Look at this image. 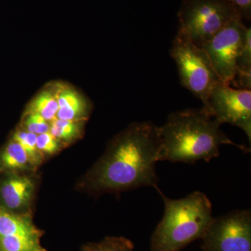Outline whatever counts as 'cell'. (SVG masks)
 <instances>
[{
	"label": "cell",
	"instance_id": "cell-1",
	"mask_svg": "<svg viewBox=\"0 0 251 251\" xmlns=\"http://www.w3.org/2000/svg\"><path fill=\"white\" fill-rule=\"evenodd\" d=\"M159 127L135 122L117 135L87 173L84 185L95 193L158 187L156 163L161 151Z\"/></svg>",
	"mask_w": 251,
	"mask_h": 251
},
{
	"label": "cell",
	"instance_id": "cell-2",
	"mask_svg": "<svg viewBox=\"0 0 251 251\" xmlns=\"http://www.w3.org/2000/svg\"><path fill=\"white\" fill-rule=\"evenodd\" d=\"M221 124L204 107L172 112L159 127V161L193 163L209 162L219 156L221 145H229L244 153L251 150L232 141L221 130Z\"/></svg>",
	"mask_w": 251,
	"mask_h": 251
},
{
	"label": "cell",
	"instance_id": "cell-3",
	"mask_svg": "<svg viewBox=\"0 0 251 251\" xmlns=\"http://www.w3.org/2000/svg\"><path fill=\"white\" fill-rule=\"evenodd\" d=\"M164 202V214L150 242L151 251H180L202 239L212 222V204L204 193L196 191L181 199L166 197L156 188Z\"/></svg>",
	"mask_w": 251,
	"mask_h": 251
},
{
	"label": "cell",
	"instance_id": "cell-4",
	"mask_svg": "<svg viewBox=\"0 0 251 251\" xmlns=\"http://www.w3.org/2000/svg\"><path fill=\"white\" fill-rule=\"evenodd\" d=\"M170 51L181 85L206 106L211 91L221 80L205 51L179 32Z\"/></svg>",
	"mask_w": 251,
	"mask_h": 251
},
{
	"label": "cell",
	"instance_id": "cell-5",
	"mask_svg": "<svg viewBox=\"0 0 251 251\" xmlns=\"http://www.w3.org/2000/svg\"><path fill=\"white\" fill-rule=\"evenodd\" d=\"M178 18V32L201 47L231 21L241 18L226 0H184Z\"/></svg>",
	"mask_w": 251,
	"mask_h": 251
},
{
	"label": "cell",
	"instance_id": "cell-6",
	"mask_svg": "<svg viewBox=\"0 0 251 251\" xmlns=\"http://www.w3.org/2000/svg\"><path fill=\"white\" fill-rule=\"evenodd\" d=\"M202 240V251H251L250 209L214 218Z\"/></svg>",
	"mask_w": 251,
	"mask_h": 251
},
{
	"label": "cell",
	"instance_id": "cell-7",
	"mask_svg": "<svg viewBox=\"0 0 251 251\" xmlns=\"http://www.w3.org/2000/svg\"><path fill=\"white\" fill-rule=\"evenodd\" d=\"M248 29L244 21L237 18L201 46L210 59L221 82L230 85L233 80L236 61L245 41Z\"/></svg>",
	"mask_w": 251,
	"mask_h": 251
},
{
	"label": "cell",
	"instance_id": "cell-8",
	"mask_svg": "<svg viewBox=\"0 0 251 251\" xmlns=\"http://www.w3.org/2000/svg\"><path fill=\"white\" fill-rule=\"evenodd\" d=\"M204 107L221 124L239 127L251 141V91L234 88L219 82L214 87Z\"/></svg>",
	"mask_w": 251,
	"mask_h": 251
},
{
	"label": "cell",
	"instance_id": "cell-9",
	"mask_svg": "<svg viewBox=\"0 0 251 251\" xmlns=\"http://www.w3.org/2000/svg\"><path fill=\"white\" fill-rule=\"evenodd\" d=\"M35 186L28 175L4 173L0 179V204L14 212H26L34 198Z\"/></svg>",
	"mask_w": 251,
	"mask_h": 251
},
{
	"label": "cell",
	"instance_id": "cell-10",
	"mask_svg": "<svg viewBox=\"0 0 251 251\" xmlns=\"http://www.w3.org/2000/svg\"><path fill=\"white\" fill-rule=\"evenodd\" d=\"M43 232L28 212L10 211L0 204V237H18L41 241Z\"/></svg>",
	"mask_w": 251,
	"mask_h": 251
},
{
	"label": "cell",
	"instance_id": "cell-11",
	"mask_svg": "<svg viewBox=\"0 0 251 251\" xmlns=\"http://www.w3.org/2000/svg\"><path fill=\"white\" fill-rule=\"evenodd\" d=\"M57 98L59 105L57 118L83 122L88 115L90 106L87 100L73 89H61L57 93Z\"/></svg>",
	"mask_w": 251,
	"mask_h": 251
},
{
	"label": "cell",
	"instance_id": "cell-12",
	"mask_svg": "<svg viewBox=\"0 0 251 251\" xmlns=\"http://www.w3.org/2000/svg\"><path fill=\"white\" fill-rule=\"evenodd\" d=\"M0 166L2 173H24L35 170L27 153L12 138L0 151Z\"/></svg>",
	"mask_w": 251,
	"mask_h": 251
},
{
	"label": "cell",
	"instance_id": "cell-13",
	"mask_svg": "<svg viewBox=\"0 0 251 251\" xmlns=\"http://www.w3.org/2000/svg\"><path fill=\"white\" fill-rule=\"evenodd\" d=\"M230 85L241 90L251 89V29L249 27L245 41L236 61L235 75Z\"/></svg>",
	"mask_w": 251,
	"mask_h": 251
},
{
	"label": "cell",
	"instance_id": "cell-14",
	"mask_svg": "<svg viewBox=\"0 0 251 251\" xmlns=\"http://www.w3.org/2000/svg\"><path fill=\"white\" fill-rule=\"evenodd\" d=\"M59 105L57 94L49 90H44L33 99L28 106L27 113H34L52 122L57 118Z\"/></svg>",
	"mask_w": 251,
	"mask_h": 251
},
{
	"label": "cell",
	"instance_id": "cell-15",
	"mask_svg": "<svg viewBox=\"0 0 251 251\" xmlns=\"http://www.w3.org/2000/svg\"><path fill=\"white\" fill-rule=\"evenodd\" d=\"M82 129L80 122L68 121L56 118L50 122V133L64 145L77 139L80 136Z\"/></svg>",
	"mask_w": 251,
	"mask_h": 251
},
{
	"label": "cell",
	"instance_id": "cell-16",
	"mask_svg": "<svg viewBox=\"0 0 251 251\" xmlns=\"http://www.w3.org/2000/svg\"><path fill=\"white\" fill-rule=\"evenodd\" d=\"M13 140L21 145L23 150L27 153L34 168L40 166L44 160V157L39 152L36 145L37 135L28 132L24 128H19L14 132L12 135Z\"/></svg>",
	"mask_w": 251,
	"mask_h": 251
},
{
	"label": "cell",
	"instance_id": "cell-17",
	"mask_svg": "<svg viewBox=\"0 0 251 251\" xmlns=\"http://www.w3.org/2000/svg\"><path fill=\"white\" fill-rule=\"evenodd\" d=\"M81 251H134V244L124 237H108L97 243H90Z\"/></svg>",
	"mask_w": 251,
	"mask_h": 251
},
{
	"label": "cell",
	"instance_id": "cell-18",
	"mask_svg": "<svg viewBox=\"0 0 251 251\" xmlns=\"http://www.w3.org/2000/svg\"><path fill=\"white\" fill-rule=\"evenodd\" d=\"M1 251H47L41 241L18 237H0Z\"/></svg>",
	"mask_w": 251,
	"mask_h": 251
},
{
	"label": "cell",
	"instance_id": "cell-19",
	"mask_svg": "<svg viewBox=\"0 0 251 251\" xmlns=\"http://www.w3.org/2000/svg\"><path fill=\"white\" fill-rule=\"evenodd\" d=\"M36 145L39 152L44 158L59 152L62 150L63 144L49 132L37 135Z\"/></svg>",
	"mask_w": 251,
	"mask_h": 251
},
{
	"label": "cell",
	"instance_id": "cell-20",
	"mask_svg": "<svg viewBox=\"0 0 251 251\" xmlns=\"http://www.w3.org/2000/svg\"><path fill=\"white\" fill-rule=\"evenodd\" d=\"M23 125L25 130L37 135L49 133L50 128V122L34 113L26 114Z\"/></svg>",
	"mask_w": 251,
	"mask_h": 251
},
{
	"label": "cell",
	"instance_id": "cell-21",
	"mask_svg": "<svg viewBox=\"0 0 251 251\" xmlns=\"http://www.w3.org/2000/svg\"><path fill=\"white\" fill-rule=\"evenodd\" d=\"M238 15L244 20L250 21L251 18V0H226Z\"/></svg>",
	"mask_w": 251,
	"mask_h": 251
},
{
	"label": "cell",
	"instance_id": "cell-22",
	"mask_svg": "<svg viewBox=\"0 0 251 251\" xmlns=\"http://www.w3.org/2000/svg\"><path fill=\"white\" fill-rule=\"evenodd\" d=\"M1 173H2V170H1V166H0V175H1Z\"/></svg>",
	"mask_w": 251,
	"mask_h": 251
},
{
	"label": "cell",
	"instance_id": "cell-23",
	"mask_svg": "<svg viewBox=\"0 0 251 251\" xmlns=\"http://www.w3.org/2000/svg\"><path fill=\"white\" fill-rule=\"evenodd\" d=\"M0 251H1V250H0Z\"/></svg>",
	"mask_w": 251,
	"mask_h": 251
}]
</instances>
